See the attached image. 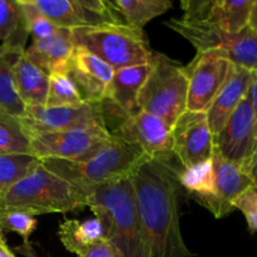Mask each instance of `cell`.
Listing matches in <instances>:
<instances>
[{"instance_id":"6da1fadb","label":"cell","mask_w":257,"mask_h":257,"mask_svg":"<svg viewBox=\"0 0 257 257\" xmlns=\"http://www.w3.org/2000/svg\"><path fill=\"white\" fill-rule=\"evenodd\" d=\"M142 222L143 257H191L181 232L183 187L172 163L148 160L131 176Z\"/></svg>"},{"instance_id":"7a4b0ae2","label":"cell","mask_w":257,"mask_h":257,"mask_svg":"<svg viewBox=\"0 0 257 257\" xmlns=\"http://www.w3.org/2000/svg\"><path fill=\"white\" fill-rule=\"evenodd\" d=\"M88 207L102 225L103 238L123 257H143L142 222L132 178L90 188Z\"/></svg>"},{"instance_id":"3957f363","label":"cell","mask_w":257,"mask_h":257,"mask_svg":"<svg viewBox=\"0 0 257 257\" xmlns=\"http://www.w3.org/2000/svg\"><path fill=\"white\" fill-rule=\"evenodd\" d=\"M148 160L137 146L112 135L110 141L87 157L75 161L43 160L42 165L73 185L90 190L131 177Z\"/></svg>"},{"instance_id":"277c9868","label":"cell","mask_w":257,"mask_h":257,"mask_svg":"<svg viewBox=\"0 0 257 257\" xmlns=\"http://www.w3.org/2000/svg\"><path fill=\"white\" fill-rule=\"evenodd\" d=\"M88 197L89 190L50 172L40 162L5 192L2 213L5 211H23L33 216L68 213L88 207Z\"/></svg>"},{"instance_id":"5b68a950","label":"cell","mask_w":257,"mask_h":257,"mask_svg":"<svg viewBox=\"0 0 257 257\" xmlns=\"http://www.w3.org/2000/svg\"><path fill=\"white\" fill-rule=\"evenodd\" d=\"M75 48L102 59L114 70L152 60L153 52L143 29L128 24H105L70 30Z\"/></svg>"},{"instance_id":"8992f818","label":"cell","mask_w":257,"mask_h":257,"mask_svg":"<svg viewBox=\"0 0 257 257\" xmlns=\"http://www.w3.org/2000/svg\"><path fill=\"white\" fill-rule=\"evenodd\" d=\"M188 77L185 67L162 53L152 55V70L138 94V108L171 128L187 110Z\"/></svg>"},{"instance_id":"52a82bcc","label":"cell","mask_w":257,"mask_h":257,"mask_svg":"<svg viewBox=\"0 0 257 257\" xmlns=\"http://www.w3.org/2000/svg\"><path fill=\"white\" fill-rule=\"evenodd\" d=\"M166 25L187 39L200 54L225 58L233 65L257 74V33L250 27L237 34H227L211 25L183 18H173Z\"/></svg>"},{"instance_id":"ba28073f","label":"cell","mask_w":257,"mask_h":257,"mask_svg":"<svg viewBox=\"0 0 257 257\" xmlns=\"http://www.w3.org/2000/svg\"><path fill=\"white\" fill-rule=\"evenodd\" d=\"M19 120L29 137L77 128H107L102 103H83L75 107H27L24 118Z\"/></svg>"},{"instance_id":"9c48e42d","label":"cell","mask_w":257,"mask_h":257,"mask_svg":"<svg viewBox=\"0 0 257 257\" xmlns=\"http://www.w3.org/2000/svg\"><path fill=\"white\" fill-rule=\"evenodd\" d=\"M107 128H77L30 137L32 156L38 160L75 161L92 155L110 141Z\"/></svg>"},{"instance_id":"30bf717a","label":"cell","mask_w":257,"mask_h":257,"mask_svg":"<svg viewBox=\"0 0 257 257\" xmlns=\"http://www.w3.org/2000/svg\"><path fill=\"white\" fill-rule=\"evenodd\" d=\"M128 145L137 146L150 160L172 163L175 160L172 128L161 118L140 110L110 132Z\"/></svg>"},{"instance_id":"8fae6325","label":"cell","mask_w":257,"mask_h":257,"mask_svg":"<svg viewBox=\"0 0 257 257\" xmlns=\"http://www.w3.org/2000/svg\"><path fill=\"white\" fill-rule=\"evenodd\" d=\"M213 143L215 151L221 157L241 170L251 160L257 150V132L250 90L221 132L213 137Z\"/></svg>"},{"instance_id":"7c38bea8","label":"cell","mask_w":257,"mask_h":257,"mask_svg":"<svg viewBox=\"0 0 257 257\" xmlns=\"http://www.w3.org/2000/svg\"><path fill=\"white\" fill-rule=\"evenodd\" d=\"M232 63L213 54L197 53L185 67L188 77L187 110L206 113L230 75Z\"/></svg>"},{"instance_id":"4fadbf2b","label":"cell","mask_w":257,"mask_h":257,"mask_svg":"<svg viewBox=\"0 0 257 257\" xmlns=\"http://www.w3.org/2000/svg\"><path fill=\"white\" fill-rule=\"evenodd\" d=\"M173 155L182 168L202 163L212 158L213 136L207 114L186 110L172 125Z\"/></svg>"},{"instance_id":"5bb4252c","label":"cell","mask_w":257,"mask_h":257,"mask_svg":"<svg viewBox=\"0 0 257 257\" xmlns=\"http://www.w3.org/2000/svg\"><path fill=\"white\" fill-rule=\"evenodd\" d=\"M253 0H183L181 2L188 22L211 25L227 34H237L248 27Z\"/></svg>"},{"instance_id":"9a60e30c","label":"cell","mask_w":257,"mask_h":257,"mask_svg":"<svg viewBox=\"0 0 257 257\" xmlns=\"http://www.w3.org/2000/svg\"><path fill=\"white\" fill-rule=\"evenodd\" d=\"M64 74L74 83L83 102L99 104L107 97L114 69L92 53L75 48Z\"/></svg>"},{"instance_id":"2e32d148","label":"cell","mask_w":257,"mask_h":257,"mask_svg":"<svg viewBox=\"0 0 257 257\" xmlns=\"http://www.w3.org/2000/svg\"><path fill=\"white\" fill-rule=\"evenodd\" d=\"M212 168L213 192L201 205L216 218H222L235 210L233 202L252 188L253 183L240 167L226 161L216 151L212 155Z\"/></svg>"},{"instance_id":"e0dca14e","label":"cell","mask_w":257,"mask_h":257,"mask_svg":"<svg viewBox=\"0 0 257 257\" xmlns=\"http://www.w3.org/2000/svg\"><path fill=\"white\" fill-rule=\"evenodd\" d=\"M255 77L256 73L232 64L227 80L206 112L208 125L213 137L221 132L228 118L232 115L238 104L246 97Z\"/></svg>"},{"instance_id":"ac0fdd59","label":"cell","mask_w":257,"mask_h":257,"mask_svg":"<svg viewBox=\"0 0 257 257\" xmlns=\"http://www.w3.org/2000/svg\"><path fill=\"white\" fill-rule=\"evenodd\" d=\"M53 24L62 29L105 25L107 22L90 7L89 0H30Z\"/></svg>"},{"instance_id":"d6986e66","label":"cell","mask_w":257,"mask_h":257,"mask_svg":"<svg viewBox=\"0 0 257 257\" xmlns=\"http://www.w3.org/2000/svg\"><path fill=\"white\" fill-rule=\"evenodd\" d=\"M151 70H152V60L146 64L114 70L112 80L108 85L105 100L117 107L125 117L135 115L136 113L140 112L137 100L138 94Z\"/></svg>"},{"instance_id":"ffe728a7","label":"cell","mask_w":257,"mask_h":257,"mask_svg":"<svg viewBox=\"0 0 257 257\" xmlns=\"http://www.w3.org/2000/svg\"><path fill=\"white\" fill-rule=\"evenodd\" d=\"M75 50L70 32L33 40L24 55L48 75L64 73Z\"/></svg>"},{"instance_id":"44dd1931","label":"cell","mask_w":257,"mask_h":257,"mask_svg":"<svg viewBox=\"0 0 257 257\" xmlns=\"http://www.w3.org/2000/svg\"><path fill=\"white\" fill-rule=\"evenodd\" d=\"M13 75L18 94L27 107L45 105L49 75L33 64L24 53L15 58Z\"/></svg>"},{"instance_id":"7402d4cb","label":"cell","mask_w":257,"mask_h":257,"mask_svg":"<svg viewBox=\"0 0 257 257\" xmlns=\"http://www.w3.org/2000/svg\"><path fill=\"white\" fill-rule=\"evenodd\" d=\"M29 35L19 2L0 0V45L9 47L17 54H23Z\"/></svg>"},{"instance_id":"603a6c76","label":"cell","mask_w":257,"mask_h":257,"mask_svg":"<svg viewBox=\"0 0 257 257\" xmlns=\"http://www.w3.org/2000/svg\"><path fill=\"white\" fill-rule=\"evenodd\" d=\"M110 3L125 24L140 29L172 8L171 0H114Z\"/></svg>"},{"instance_id":"cb8c5ba5","label":"cell","mask_w":257,"mask_h":257,"mask_svg":"<svg viewBox=\"0 0 257 257\" xmlns=\"http://www.w3.org/2000/svg\"><path fill=\"white\" fill-rule=\"evenodd\" d=\"M60 241L69 252H74L78 247L92 245L103 238V228L99 220L89 218L84 222L77 220H65L59 225L58 231Z\"/></svg>"},{"instance_id":"d4e9b609","label":"cell","mask_w":257,"mask_h":257,"mask_svg":"<svg viewBox=\"0 0 257 257\" xmlns=\"http://www.w3.org/2000/svg\"><path fill=\"white\" fill-rule=\"evenodd\" d=\"M17 57L15 54L0 57V110L22 119L27 113V105L20 99L15 88L13 64Z\"/></svg>"},{"instance_id":"484cf974","label":"cell","mask_w":257,"mask_h":257,"mask_svg":"<svg viewBox=\"0 0 257 257\" xmlns=\"http://www.w3.org/2000/svg\"><path fill=\"white\" fill-rule=\"evenodd\" d=\"M42 161L32 155H8L0 156V216H2V203L5 192L18 182L29 175ZM4 232L0 230V241H4Z\"/></svg>"},{"instance_id":"4316f807","label":"cell","mask_w":257,"mask_h":257,"mask_svg":"<svg viewBox=\"0 0 257 257\" xmlns=\"http://www.w3.org/2000/svg\"><path fill=\"white\" fill-rule=\"evenodd\" d=\"M178 180L183 190L187 191L196 202L205 201L213 192L212 158L192 167L178 170Z\"/></svg>"},{"instance_id":"83f0119b","label":"cell","mask_w":257,"mask_h":257,"mask_svg":"<svg viewBox=\"0 0 257 257\" xmlns=\"http://www.w3.org/2000/svg\"><path fill=\"white\" fill-rule=\"evenodd\" d=\"M32 155L30 137L18 118L0 110V156Z\"/></svg>"},{"instance_id":"f1b7e54d","label":"cell","mask_w":257,"mask_h":257,"mask_svg":"<svg viewBox=\"0 0 257 257\" xmlns=\"http://www.w3.org/2000/svg\"><path fill=\"white\" fill-rule=\"evenodd\" d=\"M83 100L74 83L64 73L49 75L45 107H75L83 104Z\"/></svg>"},{"instance_id":"f546056e","label":"cell","mask_w":257,"mask_h":257,"mask_svg":"<svg viewBox=\"0 0 257 257\" xmlns=\"http://www.w3.org/2000/svg\"><path fill=\"white\" fill-rule=\"evenodd\" d=\"M18 2H19L23 13H24L28 30H29V34L33 37V40L70 32V30L62 29V28L53 24L48 18H45L40 12H38L37 8L30 3V0H18Z\"/></svg>"},{"instance_id":"4dcf8cb0","label":"cell","mask_w":257,"mask_h":257,"mask_svg":"<svg viewBox=\"0 0 257 257\" xmlns=\"http://www.w3.org/2000/svg\"><path fill=\"white\" fill-rule=\"evenodd\" d=\"M35 216L23 211H5L0 216V230L3 232H15L22 236L25 250H32L29 246V237L37 227Z\"/></svg>"},{"instance_id":"1f68e13d","label":"cell","mask_w":257,"mask_h":257,"mask_svg":"<svg viewBox=\"0 0 257 257\" xmlns=\"http://www.w3.org/2000/svg\"><path fill=\"white\" fill-rule=\"evenodd\" d=\"M233 208H237L247 221L248 228L252 232H257V191L255 187L246 191L233 202Z\"/></svg>"},{"instance_id":"d6a6232c","label":"cell","mask_w":257,"mask_h":257,"mask_svg":"<svg viewBox=\"0 0 257 257\" xmlns=\"http://www.w3.org/2000/svg\"><path fill=\"white\" fill-rule=\"evenodd\" d=\"M73 253H75L78 257H123L120 251L104 238L92 245L78 247Z\"/></svg>"},{"instance_id":"836d02e7","label":"cell","mask_w":257,"mask_h":257,"mask_svg":"<svg viewBox=\"0 0 257 257\" xmlns=\"http://www.w3.org/2000/svg\"><path fill=\"white\" fill-rule=\"evenodd\" d=\"M242 171L250 177V180L253 183V187L257 191V150L251 157V160L247 162V165L242 168Z\"/></svg>"},{"instance_id":"e575fe53","label":"cell","mask_w":257,"mask_h":257,"mask_svg":"<svg viewBox=\"0 0 257 257\" xmlns=\"http://www.w3.org/2000/svg\"><path fill=\"white\" fill-rule=\"evenodd\" d=\"M250 97H251V105H252L253 117H255V127L257 132V74L253 79L252 84L250 88Z\"/></svg>"},{"instance_id":"d590c367","label":"cell","mask_w":257,"mask_h":257,"mask_svg":"<svg viewBox=\"0 0 257 257\" xmlns=\"http://www.w3.org/2000/svg\"><path fill=\"white\" fill-rule=\"evenodd\" d=\"M248 27L253 29L257 33V0H253L252 9H251L250 14V22H248Z\"/></svg>"},{"instance_id":"8d00e7d4","label":"cell","mask_w":257,"mask_h":257,"mask_svg":"<svg viewBox=\"0 0 257 257\" xmlns=\"http://www.w3.org/2000/svg\"><path fill=\"white\" fill-rule=\"evenodd\" d=\"M0 257H17L8 246L7 240L0 241Z\"/></svg>"},{"instance_id":"74e56055","label":"cell","mask_w":257,"mask_h":257,"mask_svg":"<svg viewBox=\"0 0 257 257\" xmlns=\"http://www.w3.org/2000/svg\"><path fill=\"white\" fill-rule=\"evenodd\" d=\"M5 54L20 55V54H17V53H15L13 49H10L9 47H5V45H0V57H2V55H5Z\"/></svg>"}]
</instances>
